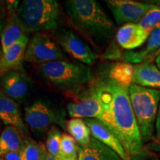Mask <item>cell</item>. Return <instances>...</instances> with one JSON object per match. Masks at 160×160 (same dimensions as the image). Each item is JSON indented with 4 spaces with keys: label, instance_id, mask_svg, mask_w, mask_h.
<instances>
[{
    "label": "cell",
    "instance_id": "cell-28",
    "mask_svg": "<svg viewBox=\"0 0 160 160\" xmlns=\"http://www.w3.org/2000/svg\"><path fill=\"white\" fill-rule=\"evenodd\" d=\"M155 130H156L155 139H156V142H157L158 147L160 148V103L159 106V110H158L157 120H156Z\"/></svg>",
    "mask_w": 160,
    "mask_h": 160
},
{
    "label": "cell",
    "instance_id": "cell-22",
    "mask_svg": "<svg viewBox=\"0 0 160 160\" xmlns=\"http://www.w3.org/2000/svg\"><path fill=\"white\" fill-rule=\"evenodd\" d=\"M107 76L122 87L129 88L133 84V65L125 62L115 63L110 68Z\"/></svg>",
    "mask_w": 160,
    "mask_h": 160
},
{
    "label": "cell",
    "instance_id": "cell-15",
    "mask_svg": "<svg viewBox=\"0 0 160 160\" xmlns=\"http://www.w3.org/2000/svg\"><path fill=\"white\" fill-rule=\"evenodd\" d=\"M160 48V23L155 26L146 41V45L143 49L138 51H126L123 54L125 62L137 65L145 62H152L153 56Z\"/></svg>",
    "mask_w": 160,
    "mask_h": 160
},
{
    "label": "cell",
    "instance_id": "cell-4",
    "mask_svg": "<svg viewBox=\"0 0 160 160\" xmlns=\"http://www.w3.org/2000/svg\"><path fill=\"white\" fill-rule=\"evenodd\" d=\"M37 69L46 82L59 90L74 89L93 79L91 67L82 63L55 61L37 65Z\"/></svg>",
    "mask_w": 160,
    "mask_h": 160
},
{
    "label": "cell",
    "instance_id": "cell-23",
    "mask_svg": "<svg viewBox=\"0 0 160 160\" xmlns=\"http://www.w3.org/2000/svg\"><path fill=\"white\" fill-rule=\"evenodd\" d=\"M46 153V147L42 142L28 138L19 155L21 160H43Z\"/></svg>",
    "mask_w": 160,
    "mask_h": 160
},
{
    "label": "cell",
    "instance_id": "cell-20",
    "mask_svg": "<svg viewBox=\"0 0 160 160\" xmlns=\"http://www.w3.org/2000/svg\"><path fill=\"white\" fill-rule=\"evenodd\" d=\"M28 42V38L26 35L19 42L3 52L0 57V73H5L22 65V62L25 60Z\"/></svg>",
    "mask_w": 160,
    "mask_h": 160
},
{
    "label": "cell",
    "instance_id": "cell-24",
    "mask_svg": "<svg viewBox=\"0 0 160 160\" xmlns=\"http://www.w3.org/2000/svg\"><path fill=\"white\" fill-rule=\"evenodd\" d=\"M79 145L70 134L63 133L61 138V160H77Z\"/></svg>",
    "mask_w": 160,
    "mask_h": 160
},
{
    "label": "cell",
    "instance_id": "cell-17",
    "mask_svg": "<svg viewBox=\"0 0 160 160\" xmlns=\"http://www.w3.org/2000/svg\"><path fill=\"white\" fill-rule=\"evenodd\" d=\"M133 84L160 90V70L156 64L148 62L133 65Z\"/></svg>",
    "mask_w": 160,
    "mask_h": 160
},
{
    "label": "cell",
    "instance_id": "cell-33",
    "mask_svg": "<svg viewBox=\"0 0 160 160\" xmlns=\"http://www.w3.org/2000/svg\"><path fill=\"white\" fill-rule=\"evenodd\" d=\"M0 135H1V125H0Z\"/></svg>",
    "mask_w": 160,
    "mask_h": 160
},
{
    "label": "cell",
    "instance_id": "cell-35",
    "mask_svg": "<svg viewBox=\"0 0 160 160\" xmlns=\"http://www.w3.org/2000/svg\"><path fill=\"white\" fill-rule=\"evenodd\" d=\"M159 57H160V55H159Z\"/></svg>",
    "mask_w": 160,
    "mask_h": 160
},
{
    "label": "cell",
    "instance_id": "cell-2",
    "mask_svg": "<svg viewBox=\"0 0 160 160\" xmlns=\"http://www.w3.org/2000/svg\"><path fill=\"white\" fill-rule=\"evenodd\" d=\"M65 8L72 25L92 43L113 36L114 24L95 0H68Z\"/></svg>",
    "mask_w": 160,
    "mask_h": 160
},
{
    "label": "cell",
    "instance_id": "cell-29",
    "mask_svg": "<svg viewBox=\"0 0 160 160\" xmlns=\"http://www.w3.org/2000/svg\"><path fill=\"white\" fill-rule=\"evenodd\" d=\"M2 159L4 160H21L19 155L16 153H9L3 156Z\"/></svg>",
    "mask_w": 160,
    "mask_h": 160
},
{
    "label": "cell",
    "instance_id": "cell-19",
    "mask_svg": "<svg viewBox=\"0 0 160 160\" xmlns=\"http://www.w3.org/2000/svg\"><path fill=\"white\" fill-rule=\"evenodd\" d=\"M77 160H122L116 152L92 137L86 146H79Z\"/></svg>",
    "mask_w": 160,
    "mask_h": 160
},
{
    "label": "cell",
    "instance_id": "cell-27",
    "mask_svg": "<svg viewBox=\"0 0 160 160\" xmlns=\"http://www.w3.org/2000/svg\"><path fill=\"white\" fill-rule=\"evenodd\" d=\"M102 57L105 59H119L122 58V53L120 50L118 48V47L114 44L110 45L108 48L106 50L105 53H104Z\"/></svg>",
    "mask_w": 160,
    "mask_h": 160
},
{
    "label": "cell",
    "instance_id": "cell-5",
    "mask_svg": "<svg viewBox=\"0 0 160 160\" xmlns=\"http://www.w3.org/2000/svg\"><path fill=\"white\" fill-rule=\"evenodd\" d=\"M17 15L26 33L52 31L59 25V4L55 0H24L17 7Z\"/></svg>",
    "mask_w": 160,
    "mask_h": 160
},
{
    "label": "cell",
    "instance_id": "cell-6",
    "mask_svg": "<svg viewBox=\"0 0 160 160\" xmlns=\"http://www.w3.org/2000/svg\"><path fill=\"white\" fill-rule=\"evenodd\" d=\"M66 113L60 106L46 98H39L25 108L24 120L30 131L43 139L53 127L66 130Z\"/></svg>",
    "mask_w": 160,
    "mask_h": 160
},
{
    "label": "cell",
    "instance_id": "cell-12",
    "mask_svg": "<svg viewBox=\"0 0 160 160\" xmlns=\"http://www.w3.org/2000/svg\"><path fill=\"white\" fill-rule=\"evenodd\" d=\"M17 2H13V3H11V2H10L8 4L9 7L8 9L9 11V15L1 33L2 52L7 51L10 47L17 43L26 36L25 29L17 15Z\"/></svg>",
    "mask_w": 160,
    "mask_h": 160
},
{
    "label": "cell",
    "instance_id": "cell-14",
    "mask_svg": "<svg viewBox=\"0 0 160 160\" xmlns=\"http://www.w3.org/2000/svg\"><path fill=\"white\" fill-rule=\"evenodd\" d=\"M151 32L145 31L138 24L128 23L118 30L116 39L123 49L131 51L142 45L148 39Z\"/></svg>",
    "mask_w": 160,
    "mask_h": 160
},
{
    "label": "cell",
    "instance_id": "cell-3",
    "mask_svg": "<svg viewBox=\"0 0 160 160\" xmlns=\"http://www.w3.org/2000/svg\"><path fill=\"white\" fill-rule=\"evenodd\" d=\"M130 100L144 142L155 138L156 120L160 103V90L132 84L128 88Z\"/></svg>",
    "mask_w": 160,
    "mask_h": 160
},
{
    "label": "cell",
    "instance_id": "cell-13",
    "mask_svg": "<svg viewBox=\"0 0 160 160\" xmlns=\"http://www.w3.org/2000/svg\"><path fill=\"white\" fill-rule=\"evenodd\" d=\"M91 130L92 137L116 152L122 160H131L118 138L103 122L97 119H82Z\"/></svg>",
    "mask_w": 160,
    "mask_h": 160
},
{
    "label": "cell",
    "instance_id": "cell-9",
    "mask_svg": "<svg viewBox=\"0 0 160 160\" xmlns=\"http://www.w3.org/2000/svg\"><path fill=\"white\" fill-rule=\"evenodd\" d=\"M105 2L118 25L138 24L146 13L157 7L156 4L142 3L131 0H107Z\"/></svg>",
    "mask_w": 160,
    "mask_h": 160
},
{
    "label": "cell",
    "instance_id": "cell-25",
    "mask_svg": "<svg viewBox=\"0 0 160 160\" xmlns=\"http://www.w3.org/2000/svg\"><path fill=\"white\" fill-rule=\"evenodd\" d=\"M62 133L59 128L55 126L48 132L46 136L45 147L47 152L57 160H61L60 145Z\"/></svg>",
    "mask_w": 160,
    "mask_h": 160
},
{
    "label": "cell",
    "instance_id": "cell-26",
    "mask_svg": "<svg viewBox=\"0 0 160 160\" xmlns=\"http://www.w3.org/2000/svg\"><path fill=\"white\" fill-rule=\"evenodd\" d=\"M159 23H160V7L157 6L148 12L140 20L138 25L145 31H152L155 26Z\"/></svg>",
    "mask_w": 160,
    "mask_h": 160
},
{
    "label": "cell",
    "instance_id": "cell-10",
    "mask_svg": "<svg viewBox=\"0 0 160 160\" xmlns=\"http://www.w3.org/2000/svg\"><path fill=\"white\" fill-rule=\"evenodd\" d=\"M56 41L60 48L70 57L81 63L91 65L97 59V55L93 53L89 45L71 31L61 30L57 33Z\"/></svg>",
    "mask_w": 160,
    "mask_h": 160
},
{
    "label": "cell",
    "instance_id": "cell-32",
    "mask_svg": "<svg viewBox=\"0 0 160 160\" xmlns=\"http://www.w3.org/2000/svg\"><path fill=\"white\" fill-rule=\"evenodd\" d=\"M159 55H160V48H159V49H158V51H157V52H156L154 56H153V59H155L156 58H157L158 57H159Z\"/></svg>",
    "mask_w": 160,
    "mask_h": 160
},
{
    "label": "cell",
    "instance_id": "cell-30",
    "mask_svg": "<svg viewBox=\"0 0 160 160\" xmlns=\"http://www.w3.org/2000/svg\"><path fill=\"white\" fill-rule=\"evenodd\" d=\"M43 160H57V159H56L53 157H52L51 155H50L49 153L47 152V153H46V154H45Z\"/></svg>",
    "mask_w": 160,
    "mask_h": 160
},
{
    "label": "cell",
    "instance_id": "cell-7",
    "mask_svg": "<svg viewBox=\"0 0 160 160\" xmlns=\"http://www.w3.org/2000/svg\"><path fill=\"white\" fill-rule=\"evenodd\" d=\"M25 61L37 65L55 61H68L60 46L47 34L37 33L28 42Z\"/></svg>",
    "mask_w": 160,
    "mask_h": 160
},
{
    "label": "cell",
    "instance_id": "cell-16",
    "mask_svg": "<svg viewBox=\"0 0 160 160\" xmlns=\"http://www.w3.org/2000/svg\"><path fill=\"white\" fill-rule=\"evenodd\" d=\"M0 120L6 125H12L19 128L27 137H30L27 127L24 123L19 105L7 97L0 90Z\"/></svg>",
    "mask_w": 160,
    "mask_h": 160
},
{
    "label": "cell",
    "instance_id": "cell-31",
    "mask_svg": "<svg viewBox=\"0 0 160 160\" xmlns=\"http://www.w3.org/2000/svg\"><path fill=\"white\" fill-rule=\"evenodd\" d=\"M155 63H156V65H157L158 67V68L160 70V57H159L156 58V59H155Z\"/></svg>",
    "mask_w": 160,
    "mask_h": 160
},
{
    "label": "cell",
    "instance_id": "cell-34",
    "mask_svg": "<svg viewBox=\"0 0 160 160\" xmlns=\"http://www.w3.org/2000/svg\"><path fill=\"white\" fill-rule=\"evenodd\" d=\"M0 160H4V159L2 157H0Z\"/></svg>",
    "mask_w": 160,
    "mask_h": 160
},
{
    "label": "cell",
    "instance_id": "cell-18",
    "mask_svg": "<svg viewBox=\"0 0 160 160\" xmlns=\"http://www.w3.org/2000/svg\"><path fill=\"white\" fill-rule=\"evenodd\" d=\"M28 138L17 127L6 126L0 135V157L9 153L19 154Z\"/></svg>",
    "mask_w": 160,
    "mask_h": 160
},
{
    "label": "cell",
    "instance_id": "cell-21",
    "mask_svg": "<svg viewBox=\"0 0 160 160\" xmlns=\"http://www.w3.org/2000/svg\"><path fill=\"white\" fill-rule=\"evenodd\" d=\"M66 130L76 140L79 146H86L91 142V130L82 119L72 118L66 124Z\"/></svg>",
    "mask_w": 160,
    "mask_h": 160
},
{
    "label": "cell",
    "instance_id": "cell-11",
    "mask_svg": "<svg viewBox=\"0 0 160 160\" xmlns=\"http://www.w3.org/2000/svg\"><path fill=\"white\" fill-rule=\"evenodd\" d=\"M66 108L72 118L99 119L102 113V107L91 85L77 101L68 102Z\"/></svg>",
    "mask_w": 160,
    "mask_h": 160
},
{
    "label": "cell",
    "instance_id": "cell-8",
    "mask_svg": "<svg viewBox=\"0 0 160 160\" xmlns=\"http://www.w3.org/2000/svg\"><path fill=\"white\" fill-rule=\"evenodd\" d=\"M1 91L18 105L23 103L31 93L33 82L22 66L4 73L0 79Z\"/></svg>",
    "mask_w": 160,
    "mask_h": 160
},
{
    "label": "cell",
    "instance_id": "cell-1",
    "mask_svg": "<svg viewBox=\"0 0 160 160\" xmlns=\"http://www.w3.org/2000/svg\"><path fill=\"white\" fill-rule=\"evenodd\" d=\"M102 107L99 120L118 138L131 160H145L148 153L132 108L128 88L119 85L108 76L101 77L91 85Z\"/></svg>",
    "mask_w": 160,
    "mask_h": 160
}]
</instances>
